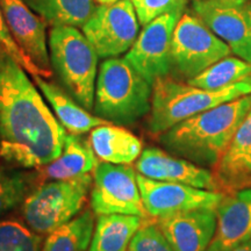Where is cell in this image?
<instances>
[{"label": "cell", "instance_id": "cell-1", "mask_svg": "<svg viewBox=\"0 0 251 251\" xmlns=\"http://www.w3.org/2000/svg\"><path fill=\"white\" fill-rule=\"evenodd\" d=\"M67 135L25 69L0 48V159L42 168L61 155Z\"/></svg>", "mask_w": 251, "mask_h": 251}, {"label": "cell", "instance_id": "cell-2", "mask_svg": "<svg viewBox=\"0 0 251 251\" xmlns=\"http://www.w3.org/2000/svg\"><path fill=\"white\" fill-rule=\"evenodd\" d=\"M250 109L251 93L179 122L159 135V142L172 155L214 168Z\"/></svg>", "mask_w": 251, "mask_h": 251}, {"label": "cell", "instance_id": "cell-3", "mask_svg": "<svg viewBox=\"0 0 251 251\" xmlns=\"http://www.w3.org/2000/svg\"><path fill=\"white\" fill-rule=\"evenodd\" d=\"M152 85L126 58L100 65L94 92V114L111 124L134 125L151 109Z\"/></svg>", "mask_w": 251, "mask_h": 251}, {"label": "cell", "instance_id": "cell-4", "mask_svg": "<svg viewBox=\"0 0 251 251\" xmlns=\"http://www.w3.org/2000/svg\"><path fill=\"white\" fill-rule=\"evenodd\" d=\"M251 93V76L221 90H206L170 76L152 84L148 129L161 135L179 122L230 100Z\"/></svg>", "mask_w": 251, "mask_h": 251}, {"label": "cell", "instance_id": "cell-5", "mask_svg": "<svg viewBox=\"0 0 251 251\" xmlns=\"http://www.w3.org/2000/svg\"><path fill=\"white\" fill-rule=\"evenodd\" d=\"M50 63L64 89L78 103L93 109L98 58L96 49L76 27H51Z\"/></svg>", "mask_w": 251, "mask_h": 251}, {"label": "cell", "instance_id": "cell-6", "mask_svg": "<svg viewBox=\"0 0 251 251\" xmlns=\"http://www.w3.org/2000/svg\"><path fill=\"white\" fill-rule=\"evenodd\" d=\"M92 184L91 174L41 184L21 203L24 221L37 234L48 235L83 212Z\"/></svg>", "mask_w": 251, "mask_h": 251}, {"label": "cell", "instance_id": "cell-7", "mask_svg": "<svg viewBox=\"0 0 251 251\" xmlns=\"http://www.w3.org/2000/svg\"><path fill=\"white\" fill-rule=\"evenodd\" d=\"M225 41L196 14L184 13L172 37V70L183 79H192L220 59L230 55Z\"/></svg>", "mask_w": 251, "mask_h": 251}, {"label": "cell", "instance_id": "cell-8", "mask_svg": "<svg viewBox=\"0 0 251 251\" xmlns=\"http://www.w3.org/2000/svg\"><path fill=\"white\" fill-rule=\"evenodd\" d=\"M91 208L94 214L136 215L147 219L137 174L130 165L99 163L93 171Z\"/></svg>", "mask_w": 251, "mask_h": 251}, {"label": "cell", "instance_id": "cell-9", "mask_svg": "<svg viewBox=\"0 0 251 251\" xmlns=\"http://www.w3.org/2000/svg\"><path fill=\"white\" fill-rule=\"evenodd\" d=\"M83 34L101 58L127 52L137 39L140 21L131 0L96 7L83 25Z\"/></svg>", "mask_w": 251, "mask_h": 251}, {"label": "cell", "instance_id": "cell-10", "mask_svg": "<svg viewBox=\"0 0 251 251\" xmlns=\"http://www.w3.org/2000/svg\"><path fill=\"white\" fill-rule=\"evenodd\" d=\"M184 11L161 15L143 26L126 59L150 84L158 78L170 76L172 71V37Z\"/></svg>", "mask_w": 251, "mask_h": 251}, {"label": "cell", "instance_id": "cell-11", "mask_svg": "<svg viewBox=\"0 0 251 251\" xmlns=\"http://www.w3.org/2000/svg\"><path fill=\"white\" fill-rule=\"evenodd\" d=\"M192 11L237 57L251 63V1L193 0Z\"/></svg>", "mask_w": 251, "mask_h": 251}, {"label": "cell", "instance_id": "cell-12", "mask_svg": "<svg viewBox=\"0 0 251 251\" xmlns=\"http://www.w3.org/2000/svg\"><path fill=\"white\" fill-rule=\"evenodd\" d=\"M146 211L151 218L178 214L200 208H216L225 194L188 185L159 181L137 174Z\"/></svg>", "mask_w": 251, "mask_h": 251}, {"label": "cell", "instance_id": "cell-13", "mask_svg": "<svg viewBox=\"0 0 251 251\" xmlns=\"http://www.w3.org/2000/svg\"><path fill=\"white\" fill-rule=\"evenodd\" d=\"M0 6L17 45L48 79L52 71L47 43V23L34 13L23 0H0Z\"/></svg>", "mask_w": 251, "mask_h": 251}, {"label": "cell", "instance_id": "cell-14", "mask_svg": "<svg viewBox=\"0 0 251 251\" xmlns=\"http://www.w3.org/2000/svg\"><path fill=\"white\" fill-rule=\"evenodd\" d=\"M137 174L159 181L178 183L208 191H220L218 179L203 166L164 150L150 147L144 149L136 161Z\"/></svg>", "mask_w": 251, "mask_h": 251}, {"label": "cell", "instance_id": "cell-15", "mask_svg": "<svg viewBox=\"0 0 251 251\" xmlns=\"http://www.w3.org/2000/svg\"><path fill=\"white\" fill-rule=\"evenodd\" d=\"M216 208H200L156 219L175 251H207L216 230Z\"/></svg>", "mask_w": 251, "mask_h": 251}, {"label": "cell", "instance_id": "cell-16", "mask_svg": "<svg viewBox=\"0 0 251 251\" xmlns=\"http://www.w3.org/2000/svg\"><path fill=\"white\" fill-rule=\"evenodd\" d=\"M216 216V230L207 251H230L251 238V187L222 198Z\"/></svg>", "mask_w": 251, "mask_h": 251}, {"label": "cell", "instance_id": "cell-17", "mask_svg": "<svg viewBox=\"0 0 251 251\" xmlns=\"http://www.w3.org/2000/svg\"><path fill=\"white\" fill-rule=\"evenodd\" d=\"M214 170L221 188L238 191L251 187V109Z\"/></svg>", "mask_w": 251, "mask_h": 251}, {"label": "cell", "instance_id": "cell-18", "mask_svg": "<svg viewBox=\"0 0 251 251\" xmlns=\"http://www.w3.org/2000/svg\"><path fill=\"white\" fill-rule=\"evenodd\" d=\"M98 157L89 141L79 135H67L62 153L55 161L39 168L43 180H67L91 174L98 166Z\"/></svg>", "mask_w": 251, "mask_h": 251}, {"label": "cell", "instance_id": "cell-19", "mask_svg": "<svg viewBox=\"0 0 251 251\" xmlns=\"http://www.w3.org/2000/svg\"><path fill=\"white\" fill-rule=\"evenodd\" d=\"M33 78L65 130L70 131L71 134L80 135L99 126L111 124L98 115L91 114L89 109L83 107L67 91L62 90L56 84L50 83L46 80V78L39 76H34Z\"/></svg>", "mask_w": 251, "mask_h": 251}, {"label": "cell", "instance_id": "cell-20", "mask_svg": "<svg viewBox=\"0 0 251 251\" xmlns=\"http://www.w3.org/2000/svg\"><path fill=\"white\" fill-rule=\"evenodd\" d=\"M90 143L97 157L111 164L130 165L143 151L142 142L136 135L111 124L93 128Z\"/></svg>", "mask_w": 251, "mask_h": 251}, {"label": "cell", "instance_id": "cell-21", "mask_svg": "<svg viewBox=\"0 0 251 251\" xmlns=\"http://www.w3.org/2000/svg\"><path fill=\"white\" fill-rule=\"evenodd\" d=\"M143 221L136 215H98L89 251H127Z\"/></svg>", "mask_w": 251, "mask_h": 251}, {"label": "cell", "instance_id": "cell-22", "mask_svg": "<svg viewBox=\"0 0 251 251\" xmlns=\"http://www.w3.org/2000/svg\"><path fill=\"white\" fill-rule=\"evenodd\" d=\"M51 27H83L96 9L94 0H23Z\"/></svg>", "mask_w": 251, "mask_h": 251}, {"label": "cell", "instance_id": "cell-23", "mask_svg": "<svg viewBox=\"0 0 251 251\" xmlns=\"http://www.w3.org/2000/svg\"><path fill=\"white\" fill-rule=\"evenodd\" d=\"M94 225L93 211L85 209L47 235L42 251H89Z\"/></svg>", "mask_w": 251, "mask_h": 251}, {"label": "cell", "instance_id": "cell-24", "mask_svg": "<svg viewBox=\"0 0 251 251\" xmlns=\"http://www.w3.org/2000/svg\"><path fill=\"white\" fill-rule=\"evenodd\" d=\"M251 76V63L240 57L220 59L187 83L206 90H221Z\"/></svg>", "mask_w": 251, "mask_h": 251}, {"label": "cell", "instance_id": "cell-25", "mask_svg": "<svg viewBox=\"0 0 251 251\" xmlns=\"http://www.w3.org/2000/svg\"><path fill=\"white\" fill-rule=\"evenodd\" d=\"M42 235L19 220H0V251H42Z\"/></svg>", "mask_w": 251, "mask_h": 251}, {"label": "cell", "instance_id": "cell-26", "mask_svg": "<svg viewBox=\"0 0 251 251\" xmlns=\"http://www.w3.org/2000/svg\"><path fill=\"white\" fill-rule=\"evenodd\" d=\"M33 176L0 166V215L24 202L30 192Z\"/></svg>", "mask_w": 251, "mask_h": 251}, {"label": "cell", "instance_id": "cell-27", "mask_svg": "<svg viewBox=\"0 0 251 251\" xmlns=\"http://www.w3.org/2000/svg\"><path fill=\"white\" fill-rule=\"evenodd\" d=\"M127 251H175L166 240L158 225L144 219L134 237L131 238Z\"/></svg>", "mask_w": 251, "mask_h": 251}, {"label": "cell", "instance_id": "cell-28", "mask_svg": "<svg viewBox=\"0 0 251 251\" xmlns=\"http://www.w3.org/2000/svg\"><path fill=\"white\" fill-rule=\"evenodd\" d=\"M140 24L146 26L161 15L184 11L187 0H131Z\"/></svg>", "mask_w": 251, "mask_h": 251}, {"label": "cell", "instance_id": "cell-29", "mask_svg": "<svg viewBox=\"0 0 251 251\" xmlns=\"http://www.w3.org/2000/svg\"><path fill=\"white\" fill-rule=\"evenodd\" d=\"M0 48L5 50L11 57H13L15 61H17L19 64H20L21 67L33 77L39 76L46 78L45 74H43V72L41 71L26 55H25V52L20 49V47L17 45L13 36H12L11 31L8 29L7 24H6L1 6H0Z\"/></svg>", "mask_w": 251, "mask_h": 251}, {"label": "cell", "instance_id": "cell-30", "mask_svg": "<svg viewBox=\"0 0 251 251\" xmlns=\"http://www.w3.org/2000/svg\"><path fill=\"white\" fill-rule=\"evenodd\" d=\"M230 251H251V238L246 241V242L241 243L240 246L235 247L234 249H231Z\"/></svg>", "mask_w": 251, "mask_h": 251}, {"label": "cell", "instance_id": "cell-31", "mask_svg": "<svg viewBox=\"0 0 251 251\" xmlns=\"http://www.w3.org/2000/svg\"><path fill=\"white\" fill-rule=\"evenodd\" d=\"M96 1H98L100 5H111L114 4V2L120 1V0H96Z\"/></svg>", "mask_w": 251, "mask_h": 251}, {"label": "cell", "instance_id": "cell-32", "mask_svg": "<svg viewBox=\"0 0 251 251\" xmlns=\"http://www.w3.org/2000/svg\"><path fill=\"white\" fill-rule=\"evenodd\" d=\"M221 1L229 2V4H243V2L248 1V0H221Z\"/></svg>", "mask_w": 251, "mask_h": 251}]
</instances>
